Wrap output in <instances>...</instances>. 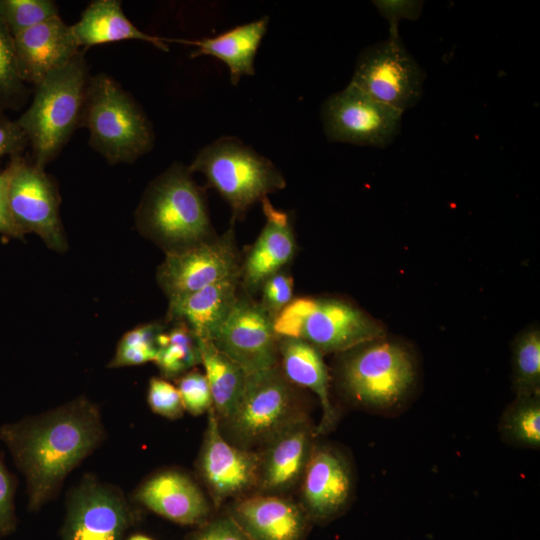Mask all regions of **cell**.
<instances>
[{"mask_svg": "<svg viewBox=\"0 0 540 540\" xmlns=\"http://www.w3.org/2000/svg\"><path fill=\"white\" fill-rule=\"evenodd\" d=\"M261 203L265 225L241 261L240 285L249 296L259 292L269 277L286 269L297 249L289 214L275 208L268 197Z\"/></svg>", "mask_w": 540, "mask_h": 540, "instance_id": "cell-20", "label": "cell"}, {"mask_svg": "<svg viewBox=\"0 0 540 540\" xmlns=\"http://www.w3.org/2000/svg\"><path fill=\"white\" fill-rule=\"evenodd\" d=\"M198 345L212 394L213 410L221 422L236 410L244 392L247 373L210 340L198 339Z\"/></svg>", "mask_w": 540, "mask_h": 540, "instance_id": "cell-26", "label": "cell"}, {"mask_svg": "<svg viewBox=\"0 0 540 540\" xmlns=\"http://www.w3.org/2000/svg\"><path fill=\"white\" fill-rule=\"evenodd\" d=\"M58 15L52 0H0V19L12 36Z\"/></svg>", "mask_w": 540, "mask_h": 540, "instance_id": "cell-31", "label": "cell"}, {"mask_svg": "<svg viewBox=\"0 0 540 540\" xmlns=\"http://www.w3.org/2000/svg\"><path fill=\"white\" fill-rule=\"evenodd\" d=\"M135 519L118 487L87 474L67 493L62 540H124Z\"/></svg>", "mask_w": 540, "mask_h": 540, "instance_id": "cell-12", "label": "cell"}, {"mask_svg": "<svg viewBox=\"0 0 540 540\" xmlns=\"http://www.w3.org/2000/svg\"><path fill=\"white\" fill-rule=\"evenodd\" d=\"M337 355L340 389L361 408L392 412L402 407L415 388L416 359L400 340L384 335Z\"/></svg>", "mask_w": 540, "mask_h": 540, "instance_id": "cell-3", "label": "cell"}, {"mask_svg": "<svg viewBox=\"0 0 540 540\" xmlns=\"http://www.w3.org/2000/svg\"><path fill=\"white\" fill-rule=\"evenodd\" d=\"M279 367L295 386L312 391L322 409V418L315 429L316 435L334 427L337 412L331 402L330 378L323 355L310 343L293 337H278Z\"/></svg>", "mask_w": 540, "mask_h": 540, "instance_id": "cell-23", "label": "cell"}, {"mask_svg": "<svg viewBox=\"0 0 540 540\" xmlns=\"http://www.w3.org/2000/svg\"><path fill=\"white\" fill-rule=\"evenodd\" d=\"M228 514L250 540H304L311 522L300 504L261 493L239 498Z\"/></svg>", "mask_w": 540, "mask_h": 540, "instance_id": "cell-21", "label": "cell"}, {"mask_svg": "<svg viewBox=\"0 0 540 540\" xmlns=\"http://www.w3.org/2000/svg\"><path fill=\"white\" fill-rule=\"evenodd\" d=\"M147 402L154 413L168 419L180 418L184 412L177 387L163 378L150 379Z\"/></svg>", "mask_w": 540, "mask_h": 540, "instance_id": "cell-34", "label": "cell"}, {"mask_svg": "<svg viewBox=\"0 0 540 540\" xmlns=\"http://www.w3.org/2000/svg\"><path fill=\"white\" fill-rule=\"evenodd\" d=\"M321 119L330 142L388 147L400 132L403 113L349 83L322 104Z\"/></svg>", "mask_w": 540, "mask_h": 540, "instance_id": "cell-11", "label": "cell"}, {"mask_svg": "<svg viewBox=\"0 0 540 540\" xmlns=\"http://www.w3.org/2000/svg\"><path fill=\"white\" fill-rule=\"evenodd\" d=\"M188 169L204 175L207 185L230 206L234 221L243 218L268 194L287 185L270 159L233 136L220 137L204 146Z\"/></svg>", "mask_w": 540, "mask_h": 540, "instance_id": "cell-6", "label": "cell"}, {"mask_svg": "<svg viewBox=\"0 0 540 540\" xmlns=\"http://www.w3.org/2000/svg\"><path fill=\"white\" fill-rule=\"evenodd\" d=\"M157 340L155 363L166 378L182 376L191 368L201 364L198 338L182 322H172Z\"/></svg>", "mask_w": 540, "mask_h": 540, "instance_id": "cell-27", "label": "cell"}, {"mask_svg": "<svg viewBox=\"0 0 540 540\" xmlns=\"http://www.w3.org/2000/svg\"><path fill=\"white\" fill-rule=\"evenodd\" d=\"M512 388L515 397L540 395V330L530 325L519 332L511 349Z\"/></svg>", "mask_w": 540, "mask_h": 540, "instance_id": "cell-29", "label": "cell"}, {"mask_svg": "<svg viewBox=\"0 0 540 540\" xmlns=\"http://www.w3.org/2000/svg\"><path fill=\"white\" fill-rule=\"evenodd\" d=\"M105 438L100 409L84 396L0 426V440L25 478L29 511L53 500Z\"/></svg>", "mask_w": 540, "mask_h": 540, "instance_id": "cell-1", "label": "cell"}, {"mask_svg": "<svg viewBox=\"0 0 540 540\" xmlns=\"http://www.w3.org/2000/svg\"><path fill=\"white\" fill-rule=\"evenodd\" d=\"M293 288V278L286 269L272 275L262 284L261 300L258 303L273 321L294 299Z\"/></svg>", "mask_w": 540, "mask_h": 540, "instance_id": "cell-33", "label": "cell"}, {"mask_svg": "<svg viewBox=\"0 0 540 540\" xmlns=\"http://www.w3.org/2000/svg\"><path fill=\"white\" fill-rule=\"evenodd\" d=\"M139 232L165 254L186 250L216 236L205 188L188 166L173 162L146 188L135 212Z\"/></svg>", "mask_w": 540, "mask_h": 540, "instance_id": "cell-2", "label": "cell"}, {"mask_svg": "<svg viewBox=\"0 0 540 540\" xmlns=\"http://www.w3.org/2000/svg\"><path fill=\"white\" fill-rule=\"evenodd\" d=\"M259 461L256 450L239 448L223 436L211 408L197 468L215 507L257 488Z\"/></svg>", "mask_w": 540, "mask_h": 540, "instance_id": "cell-14", "label": "cell"}, {"mask_svg": "<svg viewBox=\"0 0 540 540\" xmlns=\"http://www.w3.org/2000/svg\"><path fill=\"white\" fill-rule=\"evenodd\" d=\"M27 146V138L17 121L11 120L4 111L0 110V164L5 156L11 158L22 155Z\"/></svg>", "mask_w": 540, "mask_h": 540, "instance_id": "cell-38", "label": "cell"}, {"mask_svg": "<svg viewBox=\"0 0 540 540\" xmlns=\"http://www.w3.org/2000/svg\"><path fill=\"white\" fill-rule=\"evenodd\" d=\"M30 95L31 90L17 70L13 36L0 19V110L19 111Z\"/></svg>", "mask_w": 540, "mask_h": 540, "instance_id": "cell-30", "label": "cell"}, {"mask_svg": "<svg viewBox=\"0 0 540 540\" xmlns=\"http://www.w3.org/2000/svg\"><path fill=\"white\" fill-rule=\"evenodd\" d=\"M298 387L275 367L247 374L242 398L227 419L219 422L233 445L257 450L288 425L306 418Z\"/></svg>", "mask_w": 540, "mask_h": 540, "instance_id": "cell-8", "label": "cell"}, {"mask_svg": "<svg viewBox=\"0 0 540 540\" xmlns=\"http://www.w3.org/2000/svg\"><path fill=\"white\" fill-rule=\"evenodd\" d=\"M425 78V71L400 36H388L360 52L350 83L403 113L421 99Z\"/></svg>", "mask_w": 540, "mask_h": 540, "instance_id": "cell-10", "label": "cell"}, {"mask_svg": "<svg viewBox=\"0 0 540 540\" xmlns=\"http://www.w3.org/2000/svg\"><path fill=\"white\" fill-rule=\"evenodd\" d=\"M184 410L199 416L213 408L212 394L205 374L190 370L183 374L177 384Z\"/></svg>", "mask_w": 540, "mask_h": 540, "instance_id": "cell-32", "label": "cell"}, {"mask_svg": "<svg viewBox=\"0 0 540 540\" xmlns=\"http://www.w3.org/2000/svg\"><path fill=\"white\" fill-rule=\"evenodd\" d=\"M133 499L181 525L201 526L211 516V505L202 489L188 474L176 469L158 471L143 480Z\"/></svg>", "mask_w": 540, "mask_h": 540, "instance_id": "cell-19", "label": "cell"}, {"mask_svg": "<svg viewBox=\"0 0 540 540\" xmlns=\"http://www.w3.org/2000/svg\"><path fill=\"white\" fill-rule=\"evenodd\" d=\"M108 164H132L154 147L152 124L133 96L110 75L90 76L80 126Z\"/></svg>", "mask_w": 540, "mask_h": 540, "instance_id": "cell-5", "label": "cell"}, {"mask_svg": "<svg viewBox=\"0 0 540 540\" xmlns=\"http://www.w3.org/2000/svg\"><path fill=\"white\" fill-rule=\"evenodd\" d=\"M6 168L8 209L17 229L23 236L38 235L52 250L65 251L61 198L52 176L22 155L11 157Z\"/></svg>", "mask_w": 540, "mask_h": 540, "instance_id": "cell-9", "label": "cell"}, {"mask_svg": "<svg viewBox=\"0 0 540 540\" xmlns=\"http://www.w3.org/2000/svg\"><path fill=\"white\" fill-rule=\"evenodd\" d=\"M13 42L19 76L34 87L82 50L60 15L14 35Z\"/></svg>", "mask_w": 540, "mask_h": 540, "instance_id": "cell-18", "label": "cell"}, {"mask_svg": "<svg viewBox=\"0 0 540 540\" xmlns=\"http://www.w3.org/2000/svg\"><path fill=\"white\" fill-rule=\"evenodd\" d=\"M269 23V17L236 26L214 37L195 41L176 40L196 47L191 58L212 56L227 66L232 85L243 76L255 75L254 60Z\"/></svg>", "mask_w": 540, "mask_h": 540, "instance_id": "cell-24", "label": "cell"}, {"mask_svg": "<svg viewBox=\"0 0 540 540\" xmlns=\"http://www.w3.org/2000/svg\"><path fill=\"white\" fill-rule=\"evenodd\" d=\"M188 540H250L238 526L234 519L227 513L219 517L209 519L206 523L198 526V529L189 535Z\"/></svg>", "mask_w": 540, "mask_h": 540, "instance_id": "cell-37", "label": "cell"}, {"mask_svg": "<svg viewBox=\"0 0 540 540\" xmlns=\"http://www.w3.org/2000/svg\"><path fill=\"white\" fill-rule=\"evenodd\" d=\"M240 275L208 285L190 294L169 299L167 322L184 323L198 339L211 340L231 312Z\"/></svg>", "mask_w": 540, "mask_h": 540, "instance_id": "cell-22", "label": "cell"}, {"mask_svg": "<svg viewBox=\"0 0 540 540\" xmlns=\"http://www.w3.org/2000/svg\"><path fill=\"white\" fill-rule=\"evenodd\" d=\"M71 28L79 46L84 48L124 40H140L168 52L167 41H171L140 30L125 15L119 0L90 2Z\"/></svg>", "mask_w": 540, "mask_h": 540, "instance_id": "cell-25", "label": "cell"}, {"mask_svg": "<svg viewBox=\"0 0 540 540\" xmlns=\"http://www.w3.org/2000/svg\"><path fill=\"white\" fill-rule=\"evenodd\" d=\"M90 76L82 49L35 86L31 103L16 120L31 147L34 164L44 168L79 128Z\"/></svg>", "mask_w": 540, "mask_h": 540, "instance_id": "cell-4", "label": "cell"}, {"mask_svg": "<svg viewBox=\"0 0 540 540\" xmlns=\"http://www.w3.org/2000/svg\"><path fill=\"white\" fill-rule=\"evenodd\" d=\"M127 540H153L148 536H145L143 534H135L131 537H129Z\"/></svg>", "mask_w": 540, "mask_h": 540, "instance_id": "cell-40", "label": "cell"}, {"mask_svg": "<svg viewBox=\"0 0 540 540\" xmlns=\"http://www.w3.org/2000/svg\"><path fill=\"white\" fill-rule=\"evenodd\" d=\"M423 1L415 0H377L373 1L383 18L389 23V37H398V23L406 19L415 21L422 12Z\"/></svg>", "mask_w": 540, "mask_h": 540, "instance_id": "cell-36", "label": "cell"}, {"mask_svg": "<svg viewBox=\"0 0 540 540\" xmlns=\"http://www.w3.org/2000/svg\"><path fill=\"white\" fill-rule=\"evenodd\" d=\"M277 340L273 320L244 293L210 341L250 374L279 364Z\"/></svg>", "mask_w": 540, "mask_h": 540, "instance_id": "cell-15", "label": "cell"}, {"mask_svg": "<svg viewBox=\"0 0 540 540\" xmlns=\"http://www.w3.org/2000/svg\"><path fill=\"white\" fill-rule=\"evenodd\" d=\"M315 437L306 417L288 425L258 449L257 489L261 494L278 495L301 481Z\"/></svg>", "mask_w": 540, "mask_h": 540, "instance_id": "cell-17", "label": "cell"}, {"mask_svg": "<svg viewBox=\"0 0 540 540\" xmlns=\"http://www.w3.org/2000/svg\"><path fill=\"white\" fill-rule=\"evenodd\" d=\"M15 477L6 467L0 453V537L11 534L16 528Z\"/></svg>", "mask_w": 540, "mask_h": 540, "instance_id": "cell-35", "label": "cell"}, {"mask_svg": "<svg viewBox=\"0 0 540 540\" xmlns=\"http://www.w3.org/2000/svg\"><path fill=\"white\" fill-rule=\"evenodd\" d=\"M273 324L277 337L302 339L322 354H339L386 335L375 318L354 303L335 297L294 298Z\"/></svg>", "mask_w": 540, "mask_h": 540, "instance_id": "cell-7", "label": "cell"}, {"mask_svg": "<svg viewBox=\"0 0 540 540\" xmlns=\"http://www.w3.org/2000/svg\"><path fill=\"white\" fill-rule=\"evenodd\" d=\"M9 173L5 167L0 172V234L16 239H23L24 236L15 226L8 209L7 185Z\"/></svg>", "mask_w": 540, "mask_h": 540, "instance_id": "cell-39", "label": "cell"}, {"mask_svg": "<svg viewBox=\"0 0 540 540\" xmlns=\"http://www.w3.org/2000/svg\"><path fill=\"white\" fill-rule=\"evenodd\" d=\"M300 482V506L315 522H327L341 514L354 491L350 462L328 444H314Z\"/></svg>", "mask_w": 540, "mask_h": 540, "instance_id": "cell-16", "label": "cell"}, {"mask_svg": "<svg viewBox=\"0 0 540 540\" xmlns=\"http://www.w3.org/2000/svg\"><path fill=\"white\" fill-rule=\"evenodd\" d=\"M499 433L510 446L538 450L540 448V395L518 396L506 407Z\"/></svg>", "mask_w": 540, "mask_h": 540, "instance_id": "cell-28", "label": "cell"}, {"mask_svg": "<svg viewBox=\"0 0 540 540\" xmlns=\"http://www.w3.org/2000/svg\"><path fill=\"white\" fill-rule=\"evenodd\" d=\"M241 261L232 220L223 235L166 254L157 269V282L168 299H172L240 275Z\"/></svg>", "mask_w": 540, "mask_h": 540, "instance_id": "cell-13", "label": "cell"}]
</instances>
